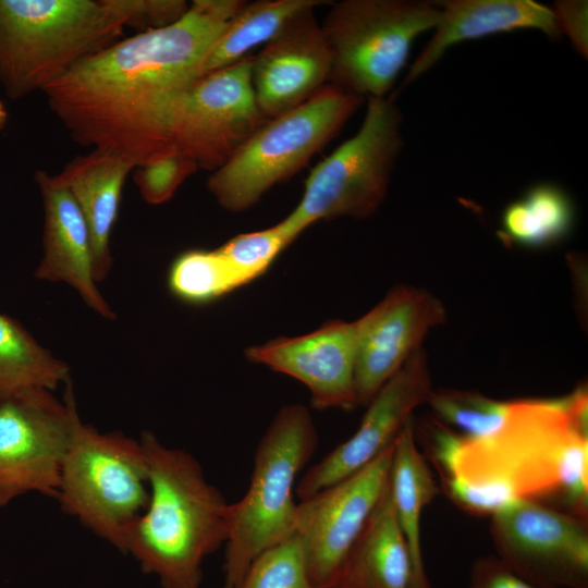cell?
<instances>
[{"instance_id": "obj_12", "label": "cell", "mask_w": 588, "mask_h": 588, "mask_svg": "<svg viewBox=\"0 0 588 588\" xmlns=\"http://www.w3.org/2000/svg\"><path fill=\"white\" fill-rule=\"evenodd\" d=\"M495 556L540 588H588V518L519 500L491 516Z\"/></svg>"}, {"instance_id": "obj_22", "label": "cell", "mask_w": 588, "mask_h": 588, "mask_svg": "<svg viewBox=\"0 0 588 588\" xmlns=\"http://www.w3.org/2000/svg\"><path fill=\"white\" fill-rule=\"evenodd\" d=\"M439 492L427 458L417 448L412 418L394 442L390 493L413 564V588H431L421 552L420 518L422 510Z\"/></svg>"}, {"instance_id": "obj_24", "label": "cell", "mask_w": 588, "mask_h": 588, "mask_svg": "<svg viewBox=\"0 0 588 588\" xmlns=\"http://www.w3.org/2000/svg\"><path fill=\"white\" fill-rule=\"evenodd\" d=\"M321 0H259L246 2L231 19L207 54L201 75L230 66L271 40L298 12L318 7Z\"/></svg>"}, {"instance_id": "obj_33", "label": "cell", "mask_w": 588, "mask_h": 588, "mask_svg": "<svg viewBox=\"0 0 588 588\" xmlns=\"http://www.w3.org/2000/svg\"><path fill=\"white\" fill-rule=\"evenodd\" d=\"M587 8V1L581 0H562L551 8L561 34L566 33L574 48L585 58L588 53Z\"/></svg>"}, {"instance_id": "obj_25", "label": "cell", "mask_w": 588, "mask_h": 588, "mask_svg": "<svg viewBox=\"0 0 588 588\" xmlns=\"http://www.w3.org/2000/svg\"><path fill=\"white\" fill-rule=\"evenodd\" d=\"M574 208L566 193L551 184L531 187L510 204L502 216L506 240L527 247L558 242L571 230Z\"/></svg>"}, {"instance_id": "obj_18", "label": "cell", "mask_w": 588, "mask_h": 588, "mask_svg": "<svg viewBox=\"0 0 588 588\" xmlns=\"http://www.w3.org/2000/svg\"><path fill=\"white\" fill-rule=\"evenodd\" d=\"M34 181L44 205V254L35 278L70 285L91 310L105 319H115V313L97 286L91 238L77 204L47 171L37 170Z\"/></svg>"}, {"instance_id": "obj_14", "label": "cell", "mask_w": 588, "mask_h": 588, "mask_svg": "<svg viewBox=\"0 0 588 588\" xmlns=\"http://www.w3.org/2000/svg\"><path fill=\"white\" fill-rule=\"evenodd\" d=\"M432 390L427 355L419 347L366 406L355 433L303 475L295 494L299 500L309 498L373 461L394 443L413 418V412L427 403Z\"/></svg>"}, {"instance_id": "obj_20", "label": "cell", "mask_w": 588, "mask_h": 588, "mask_svg": "<svg viewBox=\"0 0 588 588\" xmlns=\"http://www.w3.org/2000/svg\"><path fill=\"white\" fill-rule=\"evenodd\" d=\"M134 168L132 160L115 150L91 148L54 175L70 192L87 224L97 282L105 280L112 267L111 233L119 217L124 183Z\"/></svg>"}, {"instance_id": "obj_16", "label": "cell", "mask_w": 588, "mask_h": 588, "mask_svg": "<svg viewBox=\"0 0 588 588\" xmlns=\"http://www.w3.org/2000/svg\"><path fill=\"white\" fill-rule=\"evenodd\" d=\"M245 355L253 363L304 383L318 409L348 411L357 406L355 321H327L310 333L275 338L248 347Z\"/></svg>"}, {"instance_id": "obj_9", "label": "cell", "mask_w": 588, "mask_h": 588, "mask_svg": "<svg viewBox=\"0 0 588 588\" xmlns=\"http://www.w3.org/2000/svg\"><path fill=\"white\" fill-rule=\"evenodd\" d=\"M367 99L358 132L310 171L301 201L279 222L292 241L319 220L367 218L382 204L402 147V117L392 99Z\"/></svg>"}, {"instance_id": "obj_19", "label": "cell", "mask_w": 588, "mask_h": 588, "mask_svg": "<svg viewBox=\"0 0 588 588\" xmlns=\"http://www.w3.org/2000/svg\"><path fill=\"white\" fill-rule=\"evenodd\" d=\"M434 33L413 62L400 90L433 64L449 47L488 35L535 28L549 38L561 36L551 8L532 0H450L443 1Z\"/></svg>"}, {"instance_id": "obj_3", "label": "cell", "mask_w": 588, "mask_h": 588, "mask_svg": "<svg viewBox=\"0 0 588 588\" xmlns=\"http://www.w3.org/2000/svg\"><path fill=\"white\" fill-rule=\"evenodd\" d=\"M149 483L144 512L124 534L122 551L161 588H200L204 560L224 546L229 507L188 452L140 434Z\"/></svg>"}, {"instance_id": "obj_13", "label": "cell", "mask_w": 588, "mask_h": 588, "mask_svg": "<svg viewBox=\"0 0 588 588\" xmlns=\"http://www.w3.org/2000/svg\"><path fill=\"white\" fill-rule=\"evenodd\" d=\"M393 451L394 443L358 471L297 503L294 535L316 588L333 585L388 489Z\"/></svg>"}, {"instance_id": "obj_28", "label": "cell", "mask_w": 588, "mask_h": 588, "mask_svg": "<svg viewBox=\"0 0 588 588\" xmlns=\"http://www.w3.org/2000/svg\"><path fill=\"white\" fill-rule=\"evenodd\" d=\"M238 588H316L295 535L260 553Z\"/></svg>"}, {"instance_id": "obj_21", "label": "cell", "mask_w": 588, "mask_h": 588, "mask_svg": "<svg viewBox=\"0 0 588 588\" xmlns=\"http://www.w3.org/2000/svg\"><path fill=\"white\" fill-rule=\"evenodd\" d=\"M330 588H413V564L390 482Z\"/></svg>"}, {"instance_id": "obj_26", "label": "cell", "mask_w": 588, "mask_h": 588, "mask_svg": "<svg viewBox=\"0 0 588 588\" xmlns=\"http://www.w3.org/2000/svg\"><path fill=\"white\" fill-rule=\"evenodd\" d=\"M167 284L171 294L189 305H207L243 286L218 248H191L170 265Z\"/></svg>"}, {"instance_id": "obj_7", "label": "cell", "mask_w": 588, "mask_h": 588, "mask_svg": "<svg viewBox=\"0 0 588 588\" xmlns=\"http://www.w3.org/2000/svg\"><path fill=\"white\" fill-rule=\"evenodd\" d=\"M66 515L122 551L128 526L149 501L143 445L120 431L76 421L54 498Z\"/></svg>"}, {"instance_id": "obj_31", "label": "cell", "mask_w": 588, "mask_h": 588, "mask_svg": "<svg viewBox=\"0 0 588 588\" xmlns=\"http://www.w3.org/2000/svg\"><path fill=\"white\" fill-rule=\"evenodd\" d=\"M124 27L138 33L159 29L177 22L188 10L185 0H108Z\"/></svg>"}, {"instance_id": "obj_4", "label": "cell", "mask_w": 588, "mask_h": 588, "mask_svg": "<svg viewBox=\"0 0 588 588\" xmlns=\"http://www.w3.org/2000/svg\"><path fill=\"white\" fill-rule=\"evenodd\" d=\"M124 28L108 0H0V86L11 100L42 91Z\"/></svg>"}, {"instance_id": "obj_29", "label": "cell", "mask_w": 588, "mask_h": 588, "mask_svg": "<svg viewBox=\"0 0 588 588\" xmlns=\"http://www.w3.org/2000/svg\"><path fill=\"white\" fill-rule=\"evenodd\" d=\"M292 242L278 223L265 230L238 234L218 250L245 285L262 275Z\"/></svg>"}, {"instance_id": "obj_11", "label": "cell", "mask_w": 588, "mask_h": 588, "mask_svg": "<svg viewBox=\"0 0 588 588\" xmlns=\"http://www.w3.org/2000/svg\"><path fill=\"white\" fill-rule=\"evenodd\" d=\"M252 59L199 76L174 103L172 146L199 169H219L268 120L256 102Z\"/></svg>"}, {"instance_id": "obj_1", "label": "cell", "mask_w": 588, "mask_h": 588, "mask_svg": "<svg viewBox=\"0 0 588 588\" xmlns=\"http://www.w3.org/2000/svg\"><path fill=\"white\" fill-rule=\"evenodd\" d=\"M245 3L194 0L174 24L119 39L42 90L50 110L79 145L115 150L135 167L175 150L174 103Z\"/></svg>"}, {"instance_id": "obj_17", "label": "cell", "mask_w": 588, "mask_h": 588, "mask_svg": "<svg viewBox=\"0 0 588 588\" xmlns=\"http://www.w3.org/2000/svg\"><path fill=\"white\" fill-rule=\"evenodd\" d=\"M291 17L252 59V84L261 113L271 119L329 84L331 54L315 9Z\"/></svg>"}, {"instance_id": "obj_30", "label": "cell", "mask_w": 588, "mask_h": 588, "mask_svg": "<svg viewBox=\"0 0 588 588\" xmlns=\"http://www.w3.org/2000/svg\"><path fill=\"white\" fill-rule=\"evenodd\" d=\"M198 170L194 160L175 149L135 167L133 179L143 200L157 206L169 201L183 182Z\"/></svg>"}, {"instance_id": "obj_23", "label": "cell", "mask_w": 588, "mask_h": 588, "mask_svg": "<svg viewBox=\"0 0 588 588\" xmlns=\"http://www.w3.org/2000/svg\"><path fill=\"white\" fill-rule=\"evenodd\" d=\"M70 380L69 365L15 318L0 313V400L29 388L54 391Z\"/></svg>"}, {"instance_id": "obj_27", "label": "cell", "mask_w": 588, "mask_h": 588, "mask_svg": "<svg viewBox=\"0 0 588 588\" xmlns=\"http://www.w3.org/2000/svg\"><path fill=\"white\" fill-rule=\"evenodd\" d=\"M512 401H499L479 392L458 389L432 390L427 403L442 424L468 439L494 432L504 422Z\"/></svg>"}, {"instance_id": "obj_32", "label": "cell", "mask_w": 588, "mask_h": 588, "mask_svg": "<svg viewBox=\"0 0 588 588\" xmlns=\"http://www.w3.org/2000/svg\"><path fill=\"white\" fill-rule=\"evenodd\" d=\"M467 588H540L523 579L495 555L478 558L470 567Z\"/></svg>"}, {"instance_id": "obj_6", "label": "cell", "mask_w": 588, "mask_h": 588, "mask_svg": "<svg viewBox=\"0 0 588 588\" xmlns=\"http://www.w3.org/2000/svg\"><path fill=\"white\" fill-rule=\"evenodd\" d=\"M364 98L327 84L302 105L268 119L207 181L218 204L233 212L254 206L296 174L326 146Z\"/></svg>"}, {"instance_id": "obj_15", "label": "cell", "mask_w": 588, "mask_h": 588, "mask_svg": "<svg viewBox=\"0 0 588 588\" xmlns=\"http://www.w3.org/2000/svg\"><path fill=\"white\" fill-rule=\"evenodd\" d=\"M445 321L443 304L426 290L394 286L356 324L355 393L367 406L383 384L419 347L427 333Z\"/></svg>"}, {"instance_id": "obj_10", "label": "cell", "mask_w": 588, "mask_h": 588, "mask_svg": "<svg viewBox=\"0 0 588 588\" xmlns=\"http://www.w3.org/2000/svg\"><path fill=\"white\" fill-rule=\"evenodd\" d=\"M78 419L70 380L62 401L44 388L0 400V507L30 492L56 498Z\"/></svg>"}, {"instance_id": "obj_2", "label": "cell", "mask_w": 588, "mask_h": 588, "mask_svg": "<svg viewBox=\"0 0 588 588\" xmlns=\"http://www.w3.org/2000/svg\"><path fill=\"white\" fill-rule=\"evenodd\" d=\"M429 454L452 502L492 516L536 501L588 518V392L511 402L494 432L468 439L440 421L425 426Z\"/></svg>"}, {"instance_id": "obj_5", "label": "cell", "mask_w": 588, "mask_h": 588, "mask_svg": "<svg viewBox=\"0 0 588 588\" xmlns=\"http://www.w3.org/2000/svg\"><path fill=\"white\" fill-rule=\"evenodd\" d=\"M317 444L306 406L291 404L278 412L255 451L247 491L230 503L223 588H238L260 553L294 535L295 480Z\"/></svg>"}, {"instance_id": "obj_8", "label": "cell", "mask_w": 588, "mask_h": 588, "mask_svg": "<svg viewBox=\"0 0 588 588\" xmlns=\"http://www.w3.org/2000/svg\"><path fill=\"white\" fill-rule=\"evenodd\" d=\"M439 4L409 0L331 2L320 27L331 54L329 84L364 98H383L417 36L434 28Z\"/></svg>"}, {"instance_id": "obj_34", "label": "cell", "mask_w": 588, "mask_h": 588, "mask_svg": "<svg viewBox=\"0 0 588 588\" xmlns=\"http://www.w3.org/2000/svg\"><path fill=\"white\" fill-rule=\"evenodd\" d=\"M8 122V111L5 105L0 100V130L4 128Z\"/></svg>"}]
</instances>
